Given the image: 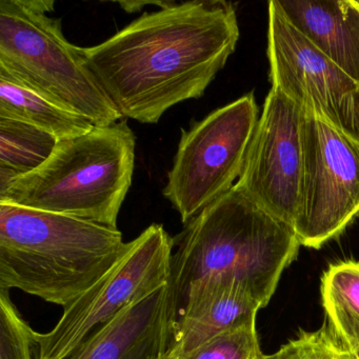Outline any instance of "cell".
<instances>
[{
  "instance_id": "13",
  "label": "cell",
  "mask_w": 359,
  "mask_h": 359,
  "mask_svg": "<svg viewBox=\"0 0 359 359\" xmlns=\"http://www.w3.org/2000/svg\"><path fill=\"white\" fill-rule=\"evenodd\" d=\"M290 24L359 83V0H277Z\"/></svg>"
},
{
  "instance_id": "11",
  "label": "cell",
  "mask_w": 359,
  "mask_h": 359,
  "mask_svg": "<svg viewBox=\"0 0 359 359\" xmlns=\"http://www.w3.org/2000/svg\"><path fill=\"white\" fill-rule=\"evenodd\" d=\"M260 309L262 306L233 281L214 276L194 281L172 325L167 356L187 358L222 334L256 325Z\"/></svg>"
},
{
  "instance_id": "14",
  "label": "cell",
  "mask_w": 359,
  "mask_h": 359,
  "mask_svg": "<svg viewBox=\"0 0 359 359\" xmlns=\"http://www.w3.org/2000/svg\"><path fill=\"white\" fill-rule=\"evenodd\" d=\"M0 117L24 121L55 136L58 140L79 137L95 128L14 81L0 69Z\"/></svg>"
},
{
  "instance_id": "6",
  "label": "cell",
  "mask_w": 359,
  "mask_h": 359,
  "mask_svg": "<svg viewBox=\"0 0 359 359\" xmlns=\"http://www.w3.org/2000/svg\"><path fill=\"white\" fill-rule=\"evenodd\" d=\"M253 93L245 94L182 130L163 196L188 224L226 194L243 172L259 121Z\"/></svg>"
},
{
  "instance_id": "8",
  "label": "cell",
  "mask_w": 359,
  "mask_h": 359,
  "mask_svg": "<svg viewBox=\"0 0 359 359\" xmlns=\"http://www.w3.org/2000/svg\"><path fill=\"white\" fill-rule=\"evenodd\" d=\"M359 215V142L302 110V175L294 232L319 249Z\"/></svg>"
},
{
  "instance_id": "17",
  "label": "cell",
  "mask_w": 359,
  "mask_h": 359,
  "mask_svg": "<svg viewBox=\"0 0 359 359\" xmlns=\"http://www.w3.org/2000/svg\"><path fill=\"white\" fill-rule=\"evenodd\" d=\"M36 332L22 318L10 298L0 290V359H34Z\"/></svg>"
},
{
  "instance_id": "15",
  "label": "cell",
  "mask_w": 359,
  "mask_h": 359,
  "mask_svg": "<svg viewBox=\"0 0 359 359\" xmlns=\"http://www.w3.org/2000/svg\"><path fill=\"white\" fill-rule=\"evenodd\" d=\"M320 294L337 339L348 352L359 350V262L331 264L321 277Z\"/></svg>"
},
{
  "instance_id": "2",
  "label": "cell",
  "mask_w": 359,
  "mask_h": 359,
  "mask_svg": "<svg viewBox=\"0 0 359 359\" xmlns=\"http://www.w3.org/2000/svg\"><path fill=\"white\" fill-rule=\"evenodd\" d=\"M173 238L169 281L173 323L189 287L205 276L237 283L264 308L302 245L291 226L234 188Z\"/></svg>"
},
{
  "instance_id": "7",
  "label": "cell",
  "mask_w": 359,
  "mask_h": 359,
  "mask_svg": "<svg viewBox=\"0 0 359 359\" xmlns=\"http://www.w3.org/2000/svg\"><path fill=\"white\" fill-rule=\"evenodd\" d=\"M174 238L153 224L128 243L116 264L87 293L64 309L46 334L37 333L36 359H67L92 333L135 302L169 285Z\"/></svg>"
},
{
  "instance_id": "18",
  "label": "cell",
  "mask_w": 359,
  "mask_h": 359,
  "mask_svg": "<svg viewBox=\"0 0 359 359\" xmlns=\"http://www.w3.org/2000/svg\"><path fill=\"white\" fill-rule=\"evenodd\" d=\"M266 359H352L327 323L314 332L300 331Z\"/></svg>"
},
{
  "instance_id": "5",
  "label": "cell",
  "mask_w": 359,
  "mask_h": 359,
  "mask_svg": "<svg viewBox=\"0 0 359 359\" xmlns=\"http://www.w3.org/2000/svg\"><path fill=\"white\" fill-rule=\"evenodd\" d=\"M53 0H0V69L20 85L95 127L123 118L86 62L67 41Z\"/></svg>"
},
{
  "instance_id": "21",
  "label": "cell",
  "mask_w": 359,
  "mask_h": 359,
  "mask_svg": "<svg viewBox=\"0 0 359 359\" xmlns=\"http://www.w3.org/2000/svg\"><path fill=\"white\" fill-rule=\"evenodd\" d=\"M156 359H170V358H169V357L167 356V355H165V356L159 357V358H156Z\"/></svg>"
},
{
  "instance_id": "19",
  "label": "cell",
  "mask_w": 359,
  "mask_h": 359,
  "mask_svg": "<svg viewBox=\"0 0 359 359\" xmlns=\"http://www.w3.org/2000/svg\"><path fill=\"white\" fill-rule=\"evenodd\" d=\"M256 325L226 332L199 346L184 359H266Z\"/></svg>"
},
{
  "instance_id": "4",
  "label": "cell",
  "mask_w": 359,
  "mask_h": 359,
  "mask_svg": "<svg viewBox=\"0 0 359 359\" xmlns=\"http://www.w3.org/2000/svg\"><path fill=\"white\" fill-rule=\"evenodd\" d=\"M135 148L127 121L58 140L49 159L14 180L0 194V203L117 228L132 184Z\"/></svg>"
},
{
  "instance_id": "9",
  "label": "cell",
  "mask_w": 359,
  "mask_h": 359,
  "mask_svg": "<svg viewBox=\"0 0 359 359\" xmlns=\"http://www.w3.org/2000/svg\"><path fill=\"white\" fill-rule=\"evenodd\" d=\"M268 58L272 88L359 142V83L321 53L269 3Z\"/></svg>"
},
{
  "instance_id": "20",
  "label": "cell",
  "mask_w": 359,
  "mask_h": 359,
  "mask_svg": "<svg viewBox=\"0 0 359 359\" xmlns=\"http://www.w3.org/2000/svg\"><path fill=\"white\" fill-rule=\"evenodd\" d=\"M351 358L359 359V350L355 351V352H351Z\"/></svg>"
},
{
  "instance_id": "3",
  "label": "cell",
  "mask_w": 359,
  "mask_h": 359,
  "mask_svg": "<svg viewBox=\"0 0 359 359\" xmlns=\"http://www.w3.org/2000/svg\"><path fill=\"white\" fill-rule=\"evenodd\" d=\"M127 248L117 228L0 203V290H20L66 309Z\"/></svg>"
},
{
  "instance_id": "10",
  "label": "cell",
  "mask_w": 359,
  "mask_h": 359,
  "mask_svg": "<svg viewBox=\"0 0 359 359\" xmlns=\"http://www.w3.org/2000/svg\"><path fill=\"white\" fill-rule=\"evenodd\" d=\"M302 175V109L271 88L233 188L293 228Z\"/></svg>"
},
{
  "instance_id": "1",
  "label": "cell",
  "mask_w": 359,
  "mask_h": 359,
  "mask_svg": "<svg viewBox=\"0 0 359 359\" xmlns=\"http://www.w3.org/2000/svg\"><path fill=\"white\" fill-rule=\"evenodd\" d=\"M239 36L234 4L174 1L81 50L123 117L157 123L172 107L205 94L234 53Z\"/></svg>"
},
{
  "instance_id": "16",
  "label": "cell",
  "mask_w": 359,
  "mask_h": 359,
  "mask_svg": "<svg viewBox=\"0 0 359 359\" xmlns=\"http://www.w3.org/2000/svg\"><path fill=\"white\" fill-rule=\"evenodd\" d=\"M57 142L55 136L39 128L0 117V165L20 176L41 167Z\"/></svg>"
},
{
  "instance_id": "12",
  "label": "cell",
  "mask_w": 359,
  "mask_h": 359,
  "mask_svg": "<svg viewBox=\"0 0 359 359\" xmlns=\"http://www.w3.org/2000/svg\"><path fill=\"white\" fill-rule=\"evenodd\" d=\"M169 285L135 302L92 333L67 359H156L171 344Z\"/></svg>"
}]
</instances>
